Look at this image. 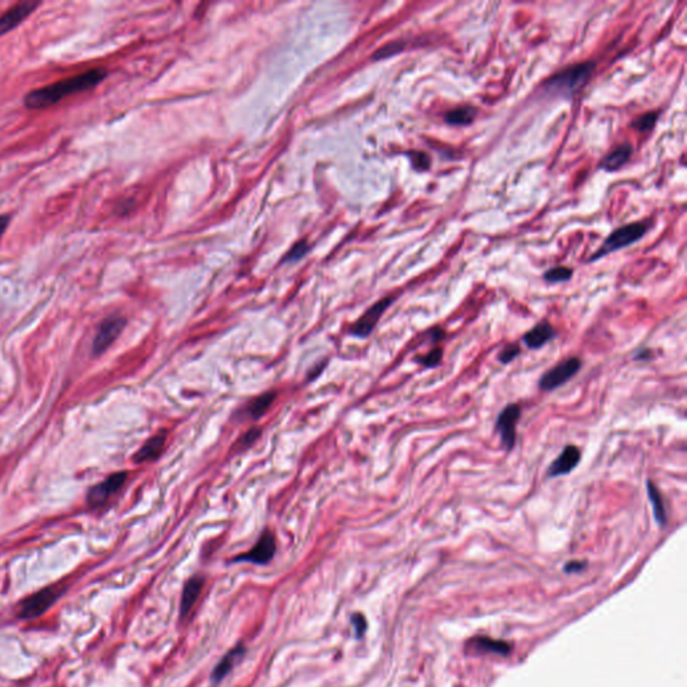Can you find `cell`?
<instances>
[{
	"mask_svg": "<svg viewBox=\"0 0 687 687\" xmlns=\"http://www.w3.org/2000/svg\"><path fill=\"white\" fill-rule=\"evenodd\" d=\"M108 77L105 68H95L54 84L34 89L24 97V106L30 110H42L57 105L71 95H78L97 88Z\"/></svg>",
	"mask_w": 687,
	"mask_h": 687,
	"instance_id": "1",
	"label": "cell"
},
{
	"mask_svg": "<svg viewBox=\"0 0 687 687\" xmlns=\"http://www.w3.org/2000/svg\"><path fill=\"white\" fill-rule=\"evenodd\" d=\"M594 69V61H586L568 66L546 79L541 86L543 95L556 98L573 97L590 81Z\"/></svg>",
	"mask_w": 687,
	"mask_h": 687,
	"instance_id": "2",
	"label": "cell"
},
{
	"mask_svg": "<svg viewBox=\"0 0 687 687\" xmlns=\"http://www.w3.org/2000/svg\"><path fill=\"white\" fill-rule=\"evenodd\" d=\"M650 227H651L650 222H634L619 227L606 238V240L601 243L597 251L590 257L588 261H599L608 254L617 253L619 250H623L639 242L640 239L648 233Z\"/></svg>",
	"mask_w": 687,
	"mask_h": 687,
	"instance_id": "3",
	"label": "cell"
},
{
	"mask_svg": "<svg viewBox=\"0 0 687 687\" xmlns=\"http://www.w3.org/2000/svg\"><path fill=\"white\" fill-rule=\"evenodd\" d=\"M65 592L64 587L51 586L39 592L34 593L28 599H26L21 604L18 615L22 619H34L45 614L48 608L61 597Z\"/></svg>",
	"mask_w": 687,
	"mask_h": 687,
	"instance_id": "4",
	"label": "cell"
},
{
	"mask_svg": "<svg viewBox=\"0 0 687 687\" xmlns=\"http://www.w3.org/2000/svg\"><path fill=\"white\" fill-rule=\"evenodd\" d=\"M580 368H581V360L579 357H569L567 360L561 361L560 364L554 365L553 368H550L541 376L539 383L540 389L545 392L554 391L556 388L564 385L573 376H576Z\"/></svg>",
	"mask_w": 687,
	"mask_h": 687,
	"instance_id": "5",
	"label": "cell"
},
{
	"mask_svg": "<svg viewBox=\"0 0 687 687\" xmlns=\"http://www.w3.org/2000/svg\"><path fill=\"white\" fill-rule=\"evenodd\" d=\"M521 418V408L516 403L506 405L498 415L497 423H496V431L501 436V443L507 451L513 450L517 435V423Z\"/></svg>",
	"mask_w": 687,
	"mask_h": 687,
	"instance_id": "6",
	"label": "cell"
},
{
	"mask_svg": "<svg viewBox=\"0 0 687 687\" xmlns=\"http://www.w3.org/2000/svg\"><path fill=\"white\" fill-rule=\"evenodd\" d=\"M126 476L128 474L125 472H121V473H116V474H112L110 476H108L105 481H102L101 483L95 485L93 486L89 493H88V497H86V501H88V505L90 509L93 510H97V509H101L104 507L109 501L110 498L113 497L115 494H117L119 492V489L124 486V483L126 482Z\"/></svg>",
	"mask_w": 687,
	"mask_h": 687,
	"instance_id": "7",
	"label": "cell"
},
{
	"mask_svg": "<svg viewBox=\"0 0 687 687\" xmlns=\"http://www.w3.org/2000/svg\"><path fill=\"white\" fill-rule=\"evenodd\" d=\"M126 325V320L124 317L119 316H112L105 318L95 333V340H93V355H102L117 338L119 334L124 331Z\"/></svg>",
	"mask_w": 687,
	"mask_h": 687,
	"instance_id": "8",
	"label": "cell"
},
{
	"mask_svg": "<svg viewBox=\"0 0 687 687\" xmlns=\"http://www.w3.org/2000/svg\"><path fill=\"white\" fill-rule=\"evenodd\" d=\"M395 301V297H385L383 300L374 304L371 308L368 309L351 328V334L360 338L368 337L372 331L375 329L376 324L379 322L381 316L384 311L391 307V304Z\"/></svg>",
	"mask_w": 687,
	"mask_h": 687,
	"instance_id": "9",
	"label": "cell"
},
{
	"mask_svg": "<svg viewBox=\"0 0 687 687\" xmlns=\"http://www.w3.org/2000/svg\"><path fill=\"white\" fill-rule=\"evenodd\" d=\"M277 550V543L275 537L270 530H264L257 541V544L253 546L249 552L244 554H240L234 559V561H247L253 564H267L271 561Z\"/></svg>",
	"mask_w": 687,
	"mask_h": 687,
	"instance_id": "10",
	"label": "cell"
},
{
	"mask_svg": "<svg viewBox=\"0 0 687 687\" xmlns=\"http://www.w3.org/2000/svg\"><path fill=\"white\" fill-rule=\"evenodd\" d=\"M41 6L39 1H22L11 8H8L1 17H0V37L8 34L14 28H17L19 24L26 21L38 7Z\"/></svg>",
	"mask_w": 687,
	"mask_h": 687,
	"instance_id": "11",
	"label": "cell"
},
{
	"mask_svg": "<svg viewBox=\"0 0 687 687\" xmlns=\"http://www.w3.org/2000/svg\"><path fill=\"white\" fill-rule=\"evenodd\" d=\"M580 459H581L580 450L573 445H568L563 450V452L553 461V463L549 466V469L546 472V476L548 478H557L561 475L569 474L579 465Z\"/></svg>",
	"mask_w": 687,
	"mask_h": 687,
	"instance_id": "12",
	"label": "cell"
},
{
	"mask_svg": "<svg viewBox=\"0 0 687 687\" xmlns=\"http://www.w3.org/2000/svg\"><path fill=\"white\" fill-rule=\"evenodd\" d=\"M632 152H634L632 145L630 142H623L603 157L600 168L606 172H617L621 166L627 164V162L632 156Z\"/></svg>",
	"mask_w": 687,
	"mask_h": 687,
	"instance_id": "13",
	"label": "cell"
},
{
	"mask_svg": "<svg viewBox=\"0 0 687 687\" xmlns=\"http://www.w3.org/2000/svg\"><path fill=\"white\" fill-rule=\"evenodd\" d=\"M554 336H556V332H554L553 327L549 322L543 321V322L537 324L536 327H533L529 332L525 333L522 338L529 349H540L545 344H548Z\"/></svg>",
	"mask_w": 687,
	"mask_h": 687,
	"instance_id": "14",
	"label": "cell"
},
{
	"mask_svg": "<svg viewBox=\"0 0 687 687\" xmlns=\"http://www.w3.org/2000/svg\"><path fill=\"white\" fill-rule=\"evenodd\" d=\"M166 435L164 432L153 435L149 438L140 450L133 455V461L136 463H144L149 461H155L160 456V454L164 450L166 446Z\"/></svg>",
	"mask_w": 687,
	"mask_h": 687,
	"instance_id": "15",
	"label": "cell"
},
{
	"mask_svg": "<svg viewBox=\"0 0 687 687\" xmlns=\"http://www.w3.org/2000/svg\"><path fill=\"white\" fill-rule=\"evenodd\" d=\"M204 587V580L200 576H193L190 579L183 590L182 594V604H180V615L182 617H187L195 606L197 597L200 596L202 590Z\"/></svg>",
	"mask_w": 687,
	"mask_h": 687,
	"instance_id": "16",
	"label": "cell"
},
{
	"mask_svg": "<svg viewBox=\"0 0 687 687\" xmlns=\"http://www.w3.org/2000/svg\"><path fill=\"white\" fill-rule=\"evenodd\" d=\"M243 654H244V647L243 646H238L235 648H233L231 651H229L222 658V661L216 664V667L213 668V674H211L213 682H215V684L220 682L234 668V666H235L238 661L240 658H243Z\"/></svg>",
	"mask_w": 687,
	"mask_h": 687,
	"instance_id": "17",
	"label": "cell"
},
{
	"mask_svg": "<svg viewBox=\"0 0 687 687\" xmlns=\"http://www.w3.org/2000/svg\"><path fill=\"white\" fill-rule=\"evenodd\" d=\"M478 115V109L472 105L466 106H458L455 109H450L449 112L445 113L443 119L447 125L451 126H467L470 125Z\"/></svg>",
	"mask_w": 687,
	"mask_h": 687,
	"instance_id": "18",
	"label": "cell"
},
{
	"mask_svg": "<svg viewBox=\"0 0 687 687\" xmlns=\"http://www.w3.org/2000/svg\"><path fill=\"white\" fill-rule=\"evenodd\" d=\"M647 494H648L650 502L652 505L654 519L661 528H664L667 523V513L664 509V498H662V494L659 493L657 485H654L650 479L647 481Z\"/></svg>",
	"mask_w": 687,
	"mask_h": 687,
	"instance_id": "19",
	"label": "cell"
},
{
	"mask_svg": "<svg viewBox=\"0 0 687 687\" xmlns=\"http://www.w3.org/2000/svg\"><path fill=\"white\" fill-rule=\"evenodd\" d=\"M275 396L277 395L273 391L262 394L258 398H255L254 400H251L249 403L247 408H246V415L251 419H260L267 412V409L271 407V404L274 403Z\"/></svg>",
	"mask_w": 687,
	"mask_h": 687,
	"instance_id": "20",
	"label": "cell"
},
{
	"mask_svg": "<svg viewBox=\"0 0 687 687\" xmlns=\"http://www.w3.org/2000/svg\"><path fill=\"white\" fill-rule=\"evenodd\" d=\"M475 648L479 651L485 652H494L499 655H507L512 651V647L509 643L502 641V640H493L489 638H476L473 640Z\"/></svg>",
	"mask_w": 687,
	"mask_h": 687,
	"instance_id": "21",
	"label": "cell"
},
{
	"mask_svg": "<svg viewBox=\"0 0 687 687\" xmlns=\"http://www.w3.org/2000/svg\"><path fill=\"white\" fill-rule=\"evenodd\" d=\"M573 275V270L570 267L565 266H556L544 273V280L549 284H559V282H567Z\"/></svg>",
	"mask_w": 687,
	"mask_h": 687,
	"instance_id": "22",
	"label": "cell"
},
{
	"mask_svg": "<svg viewBox=\"0 0 687 687\" xmlns=\"http://www.w3.org/2000/svg\"><path fill=\"white\" fill-rule=\"evenodd\" d=\"M658 117H659V112H648V113H644V115L634 119L630 124V126L638 132H650L655 126Z\"/></svg>",
	"mask_w": 687,
	"mask_h": 687,
	"instance_id": "23",
	"label": "cell"
},
{
	"mask_svg": "<svg viewBox=\"0 0 687 687\" xmlns=\"http://www.w3.org/2000/svg\"><path fill=\"white\" fill-rule=\"evenodd\" d=\"M409 162L412 166L416 169V171H420V172H425L427 169H429L431 166V159L429 156L427 155L426 152H420V151H411L407 153Z\"/></svg>",
	"mask_w": 687,
	"mask_h": 687,
	"instance_id": "24",
	"label": "cell"
},
{
	"mask_svg": "<svg viewBox=\"0 0 687 687\" xmlns=\"http://www.w3.org/2000/svg\"><path fill=\"white\" fill-rule=\"evenodd\" d=\"M442 357H443V349L435 348L431 352H428L426 356L418 357L416 361L426 368H435L442 362Z\"/></svg>",
	"mask_w": 687,
	"mask_h": 687,
	"instance_id": "25",
	"label": "cell"
},
{
	"mask_svg": "<svg viewBox=\"0 0 687 687\" xmlns=\"http://www.w3.org/2000/svg\"><path fill=\"white\" fill-rule=\"evenodd\" d=\"M309 246L308 242L307 240H300L298 243H296L291 250L287 253V255L284 257V262H294L301 260L307 253H308Z\"/></svg>",
	"mask_w": 687,
	"mask_h": 687,
	"instance_id": "26",
	"label": "cell"
},
{
	"mask_svg": "<svg viewBox=\"0 0 687 687\" xmlns=\"http://www.w3.org/2000/svg\"><path fill=\"white\" fill-rule=\"evenodd\" d=\"M521 349L517 344H509L506 345L498 355V361L502 364H509L512 362L517 356L520 355Z\"/></svg>",
	"mask_w": 687,
	"mask_h": 687,
	"instance_id": "27",
	"label": "cell"
},
{
	"mask_svg": "<svg viewBox=\"0 0 687 687\" xmlns=\"http://www.w3.org/2000/svg\"><path fill=\"white\" fill-rule=\"evenodd\" d=\"M403 48V45H402V43H398V42L389 43V45H387V46H384V48H381L380 50H378V51L375 52L374 58H375V59H384V58L392 57V55L398 54L399 51H402Z\"/></svg>",
	"mask_w": 687,
	"mask_h": 687,
	"instance_id": "28",
	"label": "cell"
},
{
	"mask_svg": "<svg viewBox=\"0 0 687 687\" xmlns=\"http://www.w3.org/2000/svg\"><path fill=\"white\" fill-rule=\"evenodd\" d=\"M261 436V429L260 428H250L244 435L243 438L240 439V447L246 449V447H250L255 443V441Z\"/></svg>",
	"mask_w": 687,
	"mask_h": 687,
	"instance_id": "29",
	"label": "cell"
},
{
	"mask_svg": "<svg viewBox=\"0 0 687 687\" xmlns=\"http://www.w3.org/2000/svg\"><path fill=\"white\" fill-rule=\"evenodd\" d=\"M351 621H352V624L355 627L356 637L361 638L365 634V631H367V620H365V617H364V615H361V614H355V615H352V617H351Z\"/></svg>",
	"mask_w": 687,
	"mask_h": 687,
	"instance_id": "30",
	"label": "cell"
},
{
	"mask_svg": "<svg viewBox=\"0 0 687 687\" xmlns=\"http://www.w3.org/2000/svg\"><path fill=\"white\" fill-rule=\"evenodd\" d=\"M586 565H587L586 563H580V561H569V563L565 564L564 570H565L567 573H574V572H580V570H583V569L586 568Z\"/></svg>",
	"mask_w": 687,
	"mask_h": 687,
	"instance_id": "31",
	"label": "cell"
},
{
	"mask_svg": "<svg viewBox=\"0 0 687 687\" xmlns=\"http://www.w3.org/2000/svg\"><path fill=\"white\" fill-rule=\"evenodd\" d=\"M10 220H11V217L8 215H0V239L4 235V233L7 231Z\"/></svg>",
	"mask_w": 687,
	"mask_h": 687,
	"instance_id": "32",
	"label": "cell"
},
{
	"mask_svg": "<svg viewBox=\"0 0 687 687\" xmlns=\"http://www.w3.org/2000/svg\"><path fill=\"white\" fill-rule=\"evenodd\" d=\"M650 357H652V352L650 349H640L635 356V360H648Z\"/></svg>",
	"mask_w": 687,
	"mask_h": 687,
	"instance_id": "33",
	"label": "cell"
},
{
	"mask_svg": "<svg viewBox=\"0 0 687 687\" xmlns=\"http://www.w3.org/2000/svg\"><path fill=\"white\" fill-rule=\"evenodd\" d=\"M431 334H432V338H434V341H439V340H443V337H445V332H443L442 329H434V331L431 332Z\"/></svg>",
	"mask_w": 687,
	"mask_h": 687,
	"instance_id": "34",
	"label": "cell"
}]
</instances>
